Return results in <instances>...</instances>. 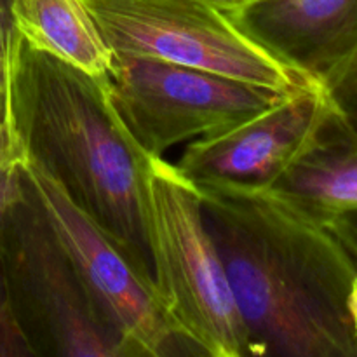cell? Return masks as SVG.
<instances>
[{
	"label": "cell",
	"mask_w": 357,
	"mask_h": 357,
	"mask_svg": "<svg viewBox=\"0 0 357 357\" xmlns=\"http://www.w3.org/2000/svg\"><path fill=\"white\" fill-rule=\"evenodd\" d=\"M201 195L250 356L357 357V267L342 241L272 192Z\"/></svg>",
	"instance_id": "6da1fadb"
},
{
	"label": "cell",
	"mask_w": 357,
	"mask_h": 357,
	"mask_svg": "<svg viewBox=\"0 0 357 357\" xmlns=\"http://www.w3.org/2000/svg\"><path fill=\"white\" fill-rule=\"evenodd\" d=\"M7 126L17 160L51 178L152 272L145 215L150 155L115 114L107 80L31 47L13 28Z\"/></svg>",
	"instance_id": "7a4b0ae2"
},
{
	"label": "cell",
	"mask_w": 357,
	"mask_h": 357,
	"mask_svg": "<svg viewBox=\"0 0 357 357\" xmlns=\"http://www.w3.org/2000/svg\"><path fill=\"white\" fill-rule=\"evenodd\" d=\"M0 289L31 356L138 357L91 295L20 160L0 204Z\"/></svg>",
	"instance_id": "3957f363"
},
{
	"label": "cell",
	"mask_w": 357,
	"mask_h": 357,
	"mask_svg": "<svg viewBox=\"0 0 357 357\" xmlns=\"http://www.w3.org/2000/svg\"><path fill=\"white\" fill-rule=\"evenodd\" d=\"M145 215L153 284L178 338L201 354L250 356L246 326L206 225L201 192L164 157L149 160Z\"/></svg>",
	"instance_id": "277c9868"
},
{
	"label": "cell",
	"mask_w": 357,
	"mask_h": 357,
	"mask_svg": "<svg viewBox=\"0 0 357 357\" xmlns=\"http://www.w3.org/2000/svg\"><path fill=\"white\" fill-rule=\"evenodd\" d=\"M114 54L146 56L293 93L321 80L279 61L201 0H86Z\"/></svg>",
	"instance_id": "5b68a950"
},
{
	"label": "cell",
	"mask_w": 357,
	"mask_h": 357,
	"mask_svg": "<svg viewBox=\"0 0 357 357\" xmlns=\"http://www.w3.org/2000/svg\"><path fill=\"white\" fill-rule=\"evenodd\" d=\"M107 91L126 131L150 157L227 131L291 94L131 54H114Z\"/></svg>",
	"instance_id": "8992f818"
},
{
	"label": "cell",
	"mask_w": 357,
	"mask_h": 357,
	"mask_svg": "<svg viewBox=\"0 0 357 357\" xmlns=\"http://www.w3.org/2000/svg\"><path fill=\"white\" fill-rule=\"evenodd\" d=\"M337 117L326 86L314 82L227 131L194 139L176 167L199 192H268Z\"/></svg>",
	"instance_id": "52a82bcc"
},
{
	"label": "cell",
	"mask_w": 357,
	"mask_h": 357,
	"mask_svg": "<svg viewBox=\"0 0 357 357\" xmlns=\"http://www.w3.org/2000/svg\"><path fill=\"white\" fill-rule=\"evenodd\" d=\"M20 164L91 295L136 356L171 354L180 338L157 296L152 272L73 204L51 178L23 160Z\"/></svg>",
	"instance_id": "ba28073f"
},
{
	"label": "cell",
	"mask_w": 357,
	"mask_h": 357,
	"mask_svg": "<svg viewBox=\"0 0 357 357\" xmlns=\"http://www.w3.org/2000/svg\"><path fill=\"white\" fill-rule=\"evenodd\" d=\"M232 17L279 61L323 84L357 45V0H257Z\"/></svg>",
	"instance_id": "9c48e42d"
},
{
	"label": "cell",
	"mask_w": 357,
	"mask_h": 357,
	"mask_svg": "<svg viewBox=\"0 0 357 357\" xmlns=\"http://www.w3.org/2000/svg\"><path fill=\"white\" fill-rule=\"evenodd\" d=\"M268 192L321 223L357 211V142L340 114Z\"/></svg>",
	"instance_id": "30bf717a"
},
{
	"label": "cell",
	"mask_w": 357,
	"mask_h": 357,
	"mask_svg": "<svg viewBox=\"0 0 357 357\" xmlns=\"http://www.w3.org/2000/svg\"><path fill=\"white\" fill-rule=\"evenodd\" d=\"M14 30L38 51L107 80L114 52L86 0H10Z\"/></svg>",
	"instance_id": "8fae6325"
},
{
	"label": "cell",
	"mask_w": 357,
	"mask_h": 357,
	"mask_svg": "<svg viewBox=\"0 0 357 357\" xmlns=\"http://www.w3.org/2000/svg\"><path fill=\"white\" fill-rule=\"evenodd\" d=\"M328 93L349 129L357 142V45L354 51L324 79Z\"/></svg>",
	"instance_id": "7c38bea8"
},
{
	"label": "cell",
	"mask_w": 357,
	"mask_h": 357,
	"mask_svg": "<svg viewBox=\"0 0 357 357\" xmlns=\"http://www.w3.org/2000/svg\"><path fill=\"white\" fill-rule=\"evenodd\" d=\"M10 0H0V124H7V96H9L10 37H13Z\"/></svg>",
	"instance_id": "4fadbf2b"
},
{
	"label": "cell",
	"mask_w": 357,
	"mask_h": 357,
	"mask_svg": "<svg viewBox=\"0 0 357 357\" xmlns=\"http://www.w3.org/2000/svg\"><path fill=\"white\" fill-rule=\"evenodd\" d=\"M324 225L342 241L357 267V211H345L331 216Z\"/></svg>",
	"instance_id": "5bb4252c"
},
{
	"label": "cell",
	"mask_w": 357,
	"mask_h": 357,
	"mask_svg": "<svg viewBox=\"0 0 357 357\" xmlns=\"http://www.w3.org/2000/svg\"><path fill=\"white\" fill-rule=\"evenodd\" d=\"M17 162L16 149H14L13 136H10L9 126L0 124V204H2L3 194L9 185L10 174Z\"/></svg>",
	"instance_id": "9a60e30c"
},
{
	"label": "cell",
	"mask_w": 357,
	"mask_h": 357,
	"mask_svg": "<svg viewBox=\"0 0 357 357\" xmlns=\"http://www.w3.org/2000/svg\"><path fill=\"white\" fill-rule=\"evenodd\" d=\"M201 2H206L209 3V6L216 7V9H222L225 10V13H237V10L244 9V7L251 6L253 2H257V0H201Z\"/></svg>",
	"instance_id": "2e32d148"
},
{
	"label": "cell",
	"mask_w": 357,
	"mask_h": 357,
	"mask_svg": "<svg viewBox=\"0 0 357 357\" xmlns=\"http://www.w3.org/2000/svg\"><path fill=\"white\" fill-rule=\"evenodd\" d=\"M349 310H351L352 324H354V331H356V337H357V275L354 279V284H352L351 298H349Z\"/></svg>",
	"instance_id": "e0dca14e"
}]
</instances>
